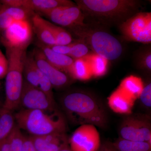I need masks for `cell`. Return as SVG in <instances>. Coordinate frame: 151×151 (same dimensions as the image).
Returning a JSON list of instances; mask_svg holds the SVG:
<instances>
[{
  "label": "cell",
  "instance_id": "obj_12",
  "mask_svg": "<svg viewBox=\"0 0 151 151\" xmlns=\"http://www.w3.org/2000/svg\"><path fill=\"white\" fill-rule=\"evenodd\" d=\"M32 53L38 68L48 78L52 87L59 89L69 84V76L49 62L39 48L35 49Z\"/></svg>",
  "mask_w": 151,
  "mask_h": 151
},
{
  "label": "cell",
  "instance_id": "obj_29",
  "mask_svg": "<svg viewBox=\"0 0 151 151\" xmlns=\"http://www.w3.org/2000/svg\"><path fill=\"white\" fill-rule=\"evenodd\" d=\"M139 99L143 106L150 109L151 107V83L150 81L144 84V87Z\"/></svg>",
  "mask_w": 151,
  "mask_h": 151
},
{
  "label": "cell",
  "instance_id": "obj_17",
  "mask_svg": "<svg viewBox=\"0 0 151 151\" xmlns=\"http://www.w3.org/2000/svg\"><path fill=\"white\" fill-rule=\"evenodd\" d=\"M38 48L41 50L47 59L58 69L67 74L73 60L68 55L59 54L53 51L49 46L38 42Z\"/></svg>",
  "mask_w": 151,
  "mask_h": 151
},
{
  "label": "cell",
  "instance_id": "obj_27",
  "mask_svg": "<svg viewBox=\"0 0 151 151\" xmlns=\"http://www.w3.org/2000/svg\"><path fill=\"white\" fill-rule=\"evenodd\" d=\"M91 53L89 48L84 42L78 40L71 43V48L68 56L73 60L86 57Z\"/></svg>",
  "mask_w": 151,
  "mask_h": 151
},
{
  "label": "cell",
  "instance_id": "obj_16",
  "mask_svg": "<svg viewBox=\"0 0 151 151\" xmlns=\"http://www.w3.org/2000/svg\"><path fill=\"white\" fill-rule=\"evenodd\" d=\"M33 32L40 41V42L47 46L56 45L55 39L47 21L42 17L40 15L35 13L30 19Z\"/></svg>",
  "mask_w": 151,
  "mask_h": 151
},
{
  "label": "cell",
  "instance_id": "obj_30",
  "mask_svg": "<svg viewBox=\"0 0 151 151\" xmlns=\"http://www.w3.org/2000/svg\"><path fill=\"white\" fill-rule=\"evenodd\" d=\"M14 21L5 11L3 5L0 4V32L6 29Z\"/></svg>",
  "mask_w": 151,
  "mask_h": 151
},
{
  "label": "cell",
  "instance_id": "obj_3",
  "mask_svg": "<svg viewBox=\"0 0 151 151\" xmlns=\"http://www.w3.org/2000/svg\"><path fill=\"white\" fill-rule=\"evenodd\" d=\"M14 118L19 128L32 136L66 132L65 119L58 111L50 112L24 109L17 113Z\"/></svg>",
  "mask_w": 151,
  "mask_h": 151
},
{
  "label": "cell",
  "instance_id": "obj_13",
  "mask_svg": "<svg viewBox=\"0 0 151 151\" xmlns=\"http://www.w3.org/2000/svg\"><path fill=\"white\" fill-rule=\"evenodd\" d=\"M36 151H59L69 144L65 133L29 137Z\"/></svg>",
  "mask_w": 151,
  "mask_h": 151
},
{
  "label": "cell",
  "instance_id": "obj_33",
  "mask_svg": "<svg viewBox=\"0 0 151 151\" xmlns=\"http://www.w3.org/2000/svg\"><path fill=\"white\" fill-rule=\"evenodd\" d=\"M53 51L59 54L69 55L71 48V43L68 45H55L52 46H49Z\"/></svg>",
  "mask_w": 151,
  "mask_h": 151
},
{
  "label": "cell",
  "instance_id": "obj_22",
  "mask_svg": "<svg viewBox=\"0 0 151 151\" xmlns=\"http://www.w3.org/2000/svg\"><path fill=\"white\" fill-rule=\"evenodd\" d=\"M14 116L12 112L0 106V142L13 129L16 125Z\"/></svg>",
  "mask_w": 151,
  "mask_h": 151
},
{
  "label": "cell",
  "instance_id": "obj_34",
  "mask_svg": "<svg viewBox=\"0 0 151 151\" xmlns=\"http://www.w3.org/2000/svg\"><path fill=\"white\" fill-rule=\"evenodd\" d=\"M97 151H119L110 142H105L101 145L100 148Z\"/></svg>",
  "mask_w": 151,
  "mask_h": 151
},
{
  "label": "cell",
  "instance_id": "obj_28",
  "mask_svg": "<svg viewBox=\"0 0 151 151\" xmlns=\"http://www.w3.org/2000/svg\"><path fill=\"white\" fill-rule=\"evenodd\" d=\"M39 88H40L46 94L52 102L55 103L52 91V85L48 78L39 70Z\"/></svg>",
  "mask_w": 151,
  "mask_h": 151
},
{
  "label": "cell",
  "instance_id": "obj_18",
  "mask_svg": "<svg viewBox=\"0 0 151 151\" xmlns=\"http://www.w3.org/2000/svg\"><path fill=\"white\" fill-rule=\"evenodd\" d=\"M25 137L16 124L12 131L0 142L1 151H22Z\"/></svg>",
  "mask_w": 151,
  "mask_h": 151
},
{
  "label": "cell",
  "instance_id": "obj_31",
  "mask_svg": "<svg viewBox=\"0 0 151 151\" xmlns=\"http://www.w3.org/2000/svg\"><path fill=\"white\" fill-rule=\"evenodd\" d=\"M8 60L0 50V80L6 77L8 69Z\"/></svg>",
  "mask_w": 151,
  "mask_h": 151
},
{
  "label": "cell",
  "instance_id": "obj_10",
  "mask_svg": "<svg viewBox=\"0 0 151 151\" xmlns=\"http://www.w3.org/2000/svg\"><path fill=\"white\" fill-rule=\"evenodd\" d=\"M24 109L38 110L47 112L58 111L56 103L49 99L39 87H35L24 81L20 105Z\"/></svg>",
  "mask_w": 151,
  "mask_h": 151
},
{
  "label": "cell",
  "instance_id": "obj_9",
  "mask_svg": "<svg viewBox=\"0 0 151 151\" xmlns=\"http://www.w3.org/2000/svg\"><path fill=\"white\" fill-rule=\"evenodd\" d=\"M72 151H97L101 145L100 134L94 125H80L68 140Z\"/></svg>",
  "mask_w": 151,
  "mask_h": 151
},
{
  "label": "cell",
  "instance_id": "obj_36",
  "mask_svg": "<svg viewBox=\"0 0 151 151\" xmlns=\"http://www.w3.org/2000/svg\"><path fill=\"white\" fill-rule=\"evenodd\" d=\"M1 84H0V91H1Z\"/></svg>",
  "mask_w": 151,
  "mask_h": 151
},
{
  "label": "cell",
  "instance_id": "obj_21",
  "mask_svg": "<svg viewBox=\"0 0 151 151\" xmlns=\"http://www.w3.org/2000/svg\"><path fill=\"white\" fill-rule=\"evenodd\" d=\"M144 86V82L140 77L131 75L124 78L119 87L136 100L139 99Z\"/></svg>",
  "mask_w": 151,
  "mask_h": 151
},
{
  "label": "cell",
  "instance_id": "obj_32",
  "mask_svg": "<svg viewBox=\"0 0 151 151\" xmlns=\"http://www.w3.org/2000/svg\"><path fill=\"white\" fill-rule=\"evenodd\" d=\"M140 65L145 69L150 72L151 70V54L150 50L145 52L142 55L140 59Z\"/></svg>",
  "mask_w": 151,
  "mask_h": 151
},
{
  "label": "cell",
  "instance_id": "obj_14",
  "mask_svg": "<svg viewBox=\"0 0 151 151\" xmlns=\"http://www.w3.org/2000/svg\"><path fill=\"white\" fill-rule=\"evenodd\" d=\"M135 100L118 87L108 97V103L114 113L128 115L132 113Z\"/></svg>",
  "mask_w": 151,
  "mask_h": 151
},
{
  "label": "cell",
  "instance_id": "obj_5",
  "mask_svg": "<svg viewBox=\"0 0 151 151\" xmlns=\"http://www.w3.org/2000/svg\"><path fill=\"white\" fill-rule=\"evenodd\" d=\"M9 66L6 76V98L3 106L12 111L20 106L23 85V66L26 50L6 48Z\"/></svg>",
  "mask_w": 151,
  "mask_h": 151
},
{
  "label": "cell",
  "instance_id": "obj_25",
  "mask_svg": "<svg viewBox=\"0 0 151 151\" xmlns=\"http://www.w3.org/2000/svg\"><path fill=\"white\" fill-rule=\"evenodd\" d=\"M47 23L54 36L56 45H68L73 42L71 34L66 30L50 22L47 21Z\"/></svg>",
  "mask_w": 151,
  "mask_h": 151
},
{
  "label": "cell",
  "instance_id": "obj_6",
  "mask_svg": "<svg viewBox=\"0 0 151 151\" xmlns=\"http://www.w3.org/2000/svg\"><path fill=\"white\" fill-rule=\"evenodd\" d=\"M119 137L127 140L147 142L151 144V122L145 114L126 115L119 129Z\"/></svg>",
  "mask_w": 151,
  "mask_h": 151
},
{
  "label": "cell",
  "instance_id": "obj_15",
  "mask_svg": "<svg viewBox=\"0 0 151 151\" xmlns=\"http://www.w3.org/2000/svg\"><path fill=\"white\" fill-rule=\"evenodd\" d=\"M74 3L68 0H20V7L37 14H45L53 9L70 5Z\"/></svg>",
  "mask_w": 151,
  "mask_h": 151
},
{
  "label": "cell",
  "instance_id": "obj_11",
  "mask_svg": "<svg viewBox=\"0 0 151 151\" xmlns=\"http://www.w3.org/2000/svg\"><path fill=\"white\" fill-rule=\"evenodd\" d=\"M44 15L55 24L69 30L86 23L84 14L75 4L58 7Z\"/></svg>",
  "mask_w": 151,
  "mask_h": 151
},
{
  "label": "cell",
  "instance_id": "obj_35",
  "mask_svg": "<svg viewBox=\"0 0 151 151\" xmlns=\"http://www.w3.org/2000/svg\"><path fill=\"white\" fill-rule=\"evenodd\" d=\"M59 151H72L70 150V147H69V144H67L66 145L64 146L62 148L61 150H60Z\"/></svg>",
  "mask_w": 151,
  "mask_h": 151
},
{
  "label": "cell",
  "instance_id": "obj_26",
  "mask_svg": "<svg viewBox=\"0 0 151 151\" xmlns=\"http://www.w3.org/2000/svg\"><path fill=\"white\" fill-rule=\"evenodd\" d=\"M2 5L6 12L14 21L30 20L32 17L35 13L24 8L9 6Z\"/></svg>",
  "mask_w": 151,
  "mask_h": 151
},
{
  "label": "cell",
  "instance_id": "obj_24",
  "mask_svg": "<svg viewBox=\"0 0 151 151\" xmlns=\"http://www.w3.org/2000/svg\"><path fill=\"white\" fill-rule=\"evenodd\" d=\"M113 144L119 151H151V144L147 142L127 140L119 137Z\"/></svg>",
  "mask_w": 151,
  "mask_h": 151
},
{
  "label": "cell",
  "instance_id": "obj_20",
  "mask_svg": "<svg viewBox=\"0 0 151 151\" xmlns=\"http://www.w3.org/2000/svg\"><path fill=\"white\" fill-rule=\"evenodd\" d=\"M23 76L24 81L35 87H39V69L32 52L27 54L25 58L23 66Z\"/></svg>",
  "mask_w": 151,
  "mask_h": 151
},
{
  "label": "cell",
  "instance_id": "obj_2",
  "mask_svg": "<svg viewBox=\"0 0 151 151\" xmlns=\"http://www.w3.org/2000/svg\"><path fill=\"white\" fill-rule=\"evenodd\" d=\"M76 4L85 18L100 25H120L137 13L141 1L137 0H76Z\"/></svg>",
  "mask_w": 151,
  "mask_h": 151
},
{
  "label": "cell",
  "instance_id": "obj_1",
  "mask_svg": "<svg viewBox=\"0 0 151 151\" xmlns=\"http://www.w3.org/2000/svg\"><path fill=\"white\" fill-rule=\"evenodd\" d=\"M66 115L77 125L90 124L105 129L108 124V114L103 103L92 93L76 90L66 93L61 99Z\"/></svg>",
  "mask_w": 151,
  "mask_h": 151
},
{
  "label": "cell",
  "instance_id": "obj_8",
  "mask_svg": "<svg viewBox=\"0 0 151 151\" xmlns=\"http://www.w3.org/2000/svg\"><path fill=\"white\" fill-rule=\"evenodd\" d=\"M1 33L2 42L6 48L26 50L32 40L33 30L30 20L14 21Z\"/></svg>",
  "mask_w": 151,
  "mask_h": 151
},
{
  "label": "cell",
  "instance_id": "obj_7",
  "mask_svg": "<svg viewBox=\"0 0 151 151\" xmlns=\"http://www.w3.org/2000/svg\"><path fill=\"white\" fill-rule=\"evenodd\" d=\"M119 27L127 40L146 44L151 43V12L137 13Z\"/></svg>",
  "mask_w": 151,
  "mask_h": 151
},
{
  "label": "cell",
  "instance_id": "obj_37",
  "mask_svg": "<svg viewBox=\"0 0 151 151\" xmlns=\"http://www.w3.org/2000/svg\"><path fill=\"white\" fill-rule=\"evenodd\" d=\"M0 151H1V150H0Z\"/></svg>",
  "mask_w": 151,
  "mask_h": 151
},
{
  "label": "cell",
  "instance_id": "obj_19",
  "mask_svg": "<svg viewBox=\"0 0 151 151\" xmlns=\"http://www.w3.org/2000/svg\"><path fill=\"white\" fill-rule=\"evenodd\" d=\"M67 75L72 79L81 81H87L92 77L90 65L85 58L73 60Z\"/></svg>",
  "mask_w": 151,
  "mask_h": 151
},
{
  "label": "cell",
  "instance_id": "obj_4",
  "mask_svg": "<svg viewBox=\"0 0 151 151\" xmlns=\"http://www.w3.org/2000/svg\"><path fill=\"white\" fill-rule=\"evenodd\" d=\"M70 30L93 53L108 60L117 59L123 53V47L120 41L106 30L96 27V25L85 23Z\"/></svg>",
  "mask_w": 151,
  "mask_h": 151
},
{
  "label": "cell",
  "instance_id": "obj_23",
  "mask_svg": "<svg viewBox=\"0 0 151 151\" xmlns=\"http://www.w3.org/2000/svg\"><path fill=\"white\" fill-rule=\"evenodd\" d=\"M85 58L90 65L92 77H102L107 73L109 61L108 60L93 52L90 53Z\"/></svg>",
  "mask_w": 151,
  "mask_h": 151
}]
</instances>
